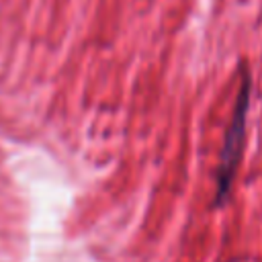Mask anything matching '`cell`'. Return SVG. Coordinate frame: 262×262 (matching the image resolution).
<instances>
[{
	"mask_svg": "<svg viewBox=\"0 0 262 262\" xmlns=\"http://www.w3.org/2000/svg\"><path fill=\"white\" fill-rule=\"evenodd\" d=\"M250 96H252V74L246 61L239 66V90L235 96L233 113L223 137L221 145V156H219V166L215 170V182H217V194H215V205L225 203L233 176L237 172L239 160H242V145L246 139V119H248V108H250Z\"/></svg>",
	"mask_w": 262,
	"mask_h": 262,
	"instance_id": "6da1fadb",
	"label": "cell"
}]
</instances>
